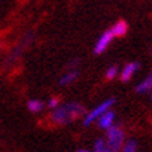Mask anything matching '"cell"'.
<instances>
[{"mask_svg": "<svg viewBox=\"0 0 152 152\" xmlns=\"http://www.w3.org/2000/svg\"><path fill=\"white\" fill-rule=\"evenodd\" d=\"M115 99H107V101L105 102H102L101 105H98L95 109H92V110L89 112L87 116H85V119H84V126H89L91 123H92L94 120H96L99 119L105 112H107L109 109H110V106L115 103Z\"/></svg>", "mask_w": 152, "mask_h": 152, "instance_id": "obj_3", "label": "cell"}, {"mask_svg": "<svg viewBox=\"0 0 152 152\" xmlns=\"http://www.w3.org/2000/svg\"><path fill=\"white\" fill-rule=\"evenodd\" d=\"M77 77H78V70H69L67 73L60 78V85H69V84L74 83L75 80H77Z\"/></svg>", "mask_w": 152, "mask_h": 152, "instance_id": "obj_10", "label": "cell"}, {"mask_svg": "<svg viewBox=\"0 0 152 152\" xmlns=\"http://www.w3.org/2000/svg\"><path fill=\"white\" fill-rule=\"evenodd\" d=\"M28 109L32 112V113H37V112H41L43 109V103L38 99H31L28 102Z\"/></svg>", "mask_w": 152, "mask_h": 152, "instance_id": "obj_11", "label": "cell"}, {"mask_svg": "<svg viewBox=\"0 0 152 152\" xmlns=\"http://www.w3.org/2000/svg\"><path fill=\"white\" fill-rule=\"evenodd\" d=\"M112 39H113V34H112L110 29H109V31H105V32L102 34V37L98 39L96 45L94 48V53H95V55L103 53V52L106 50V48L109 46V43L112 42Z\"/></svg>", "mask_w": 152, "mask_h": 152, "instance_id": "obj_4", "label": "cell"}, {"mask_svg": "<svg viewBox=\"0 0 152 152\" xmlns=\"http://www.w3.org/2000/svg\"><path fill=\"white\" fill-rule=\"evenodd\" d=\"M48 106H49L50 109H56V107L59 106V101H57V98H52L50 101L48 102Z\"/></svg>", "mask_w": 152, "mask_h": 152, "instance_id": "obj_15", "label": "cell"}, {"mask_svg": "<svg viewBox=\"0 0 152 152\" xmlns=\"http://www.w3.org/2000/svg\"><path fill=\"white\" fill-rule=\"evenodd\" d=\"M32 38H34L32 32H29V34L27 35V37H25V39L23 41V43H20L18 46L15 48V49H14V50L9 55V57H7V63H11V61H14V60L18 59V56L21 55L24 49H25V48H27L28 45H29V42L32 41Z\"/></svg>", "mask_w": 152, "mask_h": 152, "instance_id": "obj_5", "label": "cell"}, {"mask_svg": "<svg viewBox=\"0 0 152 152\" xmlns=\"http://www.w3.org/2000/svg\"><path fill=\"white\" fill-rule=\"evenodd\" d=\"M113 120H115V112L107 110V112H105L101 117H99L98 124H99L101 129H107L109 130L112 126H113Z\"/></svg>", "mask_w": 152, "mask_h": 152, "instance_id": "obj_6", "label": "cell"}, {"mask_svg": "<svg viewBox=\"0 0 152 152\" xmlns=\"http://www.w3.org/2000/svg\"><path fill=\"white\" fill-rule=\"evenodd\" d=\"M138 69H140L138 63H134V61H133V63H129V64L123 69V71H121L120 80H121V81H129V80L134 75V73H135Z\"/></svg>", "mask_w": 152, "mask_h": 152, "instance_id": "obj_7", "label": "cell"}, {"mask_svg": "<svg viewBox=\"0 0 152 152\" xmlns=\"http://www.w3.org/2000/svg\"><path fill=\"white\" fill-rule=\"evenodd\" d=\"M116 75H117V67H116V66L109 67V69H107V71H106V78H107V80H113Z\"/></svg>", "mask_w": 152, "mask_h": 152, "instance_id": "obj_14", "label": "cell"}, {"mask_svg": "<svg viewBox=\"0 0 152 152\" xmlns=\"http://www.w3.org/2000/svg\"><path fill=\"white\" fill-rule=\"evenodd\" d=\"M124 142V133L120 129L119 126H112L110 129L107 130V142L106 147L109 148L110 152H117L120 151V148L123 147Z\"/></svg>", "mask_w": 152, "mask_h": 152, "instance_id": "obj_1", "label": "cell"}, {"mask_svg": "<svg viewBox=\"0 0 152 152\" xmlns=\"http://www.w3.org/2000/svg\"><path fill=\"white\" fill-rule=\"evenodd\" d=\"M151 99H152V95H151Z\"/></svg>", "mask_w": 152, "mask_h": 152, "instance_id": "obj_17", "label": "cell"}, {"mask_svg": "<svg viewBox=\"0 0 152 152\" xmlns=\"http://www.w3.org/2000/svg\"><path fill=\"white\" fill-rule=\"evenodd\" d=\"M110 31L113 34V37H124L126 34H127V23H126L124 20H120V21H117L113 25V28H112Z\"/></svg>", "mask_w": 152, "mask_h": 152, "instance_id": "obj_8", "label": "cell"}, {"mask_svg": "<svg viewBox=\"0 0 152 152\" xmlns=\"http://www.w3.org/2000/svg\"><path fill=\"white\" fill-rule=\"evenodd\" d=\"M149 89H152V71L147 75V78L144 80V81H141L135 87V91L138 94H144V92H147V91H149Z\"/></svg>", "mask_w": 152, "mask_h": 152, "instance_id": "obj_9", "label": "cell"}, {"mask_svg": "<svg viewBox=\"0 0 152 152\" xmlns=\"http://www.w3.org/2000/svg\"><path fill=\"white\" fill-rule=\"evenodd\" d=\"M123 152H138L137 149V142L135 141H129V142H126L124 148H123Z\"/></svg>", "mask_w": 152, "mask_h": 152, "instance_id": "obj_13", "label": "cell"}, {"mask_svg": "<svg viewBox=\"0 0 152 152\" xmlns=\"http://www.w3.org/2000/svg\"><path fill=\"white\" fill-rule=\"evenodd\" d=\"M78 152H88V151H85V149H81V151H78Z\"/></svg>", "mask_w": 152, "mask_h": 152, "instance_id": "obj_16", "label": "cell"}, {"mask_svg": "<svg viewBox=\"0 0 152 152\" xmlns=\"http://www.w3.org/2000/svg\"><path fill=\"white\" fill-rule=\"evenodd\" d=\"M95 152H110L109 151V148L106 147V144L103 140H96V142H95Z\"/></svg>", "mask_w": 152, "mask_h": 152, "instance_id": "obj_12", "label": "cell"}, {"mask_svg": "<svg viewBox=\"0 0 152 152\" xmlns=\"http://www.w3.org/2000/svg\"><path fill=\"white\" fill-rule=\"evenodd\" d=\"M52 120L55 121L56 124H60V126H64V124H69L71 123L74 119L73 113L70 110L69 105H63V106H57L55 110L52 112Z\"/></svg>", "mask_w": 152, "mask_h": 152, "instance_id": "obj_2", "label": "cell"}]
</instances>
